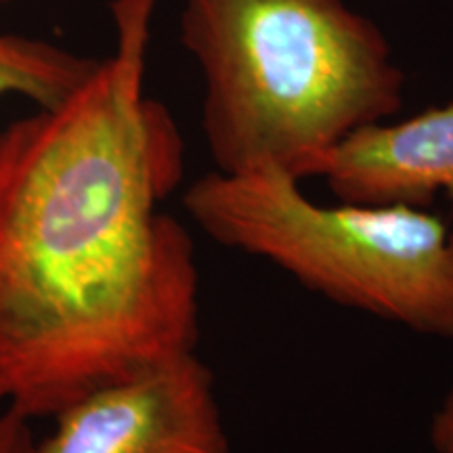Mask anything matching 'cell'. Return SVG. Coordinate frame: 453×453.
<instances>
[{
  "instance_id": "cell-4",
  "label": "cell",
  "mask_w": 453,
  "mask_h": 453,
  "mask_svg": "<svg viewBox=\"0 0 453 453\" xmlns=\"http://www.w3.org/2000/svg\"><path fill=\"white\" fill-rule=\"evenodd\" d=\"M32 453H229L212 370L196 350L107 384L55 413Z\"/></svg>"
},
{
  "instance_id": "cell-6",
  "label": "cell",
  "mask_w": 453,
  "mask_h": 453,
  "mask_svg": "<svg viewBox=\"0 0 453 453\" xmlns=\"http://www.w3.org/2000/svg\"><path fill=\"white\" fill-rule=\"evenodd\" d=\"M97 61L36 38L0 34V97L21 95L53 110L76 93Z\"/></svg>"
},
{
  "instance_id": "cell-1",
  "label": "cell",
  "mask_w": 453,
  "mask_h": 453,
  "mask_svg": "<svg viewBox=\"0 0 453 453\" xmlns=\"http://www.w3.org/2000/svg\"><path fill=\"white\" fill-rule=\"evenodd\" d=\"M160 0H113L116 47L0 134V396L26 420L196 350V246L173 113L145 95Z\"/></svg>"
},
{
  "instance_id": "cell-8",
  "label": "cell",
  "mask_w": 453,
  "mask_h": 453,
  "mask_svg": "<svg viewBox=\"0 0 453 453\" xmlns=\"http://www.w3.org/2000/svg\"><path fill=\"white\" fill-rule=\"evenodd\" d=\"M430 445L437 453H453V387L447 390L437 411L433 413Z\"/></svg>"
},
{
  "instance_id": "cell-9",
  "label": "cell",
  "mask_w": 453,
  "mask_h": 453,
  "mask_svg": "<svg viewBox=\"0 0 453 453\" xmlns=\"http://www.w3.org/2000/svg\"><path fill=\"white\" fill-rule=\"evenodd\" d=\"M0 3H9V0H0Z\"/></svg>"
},
{
  "instance_id": "cell-7",
  "label": "cell",
  "mask_w": 453,
  "mask_h": 453,
  "mask_svg": "<svg viewBox=\"0 0 453 453\" xmlns=\"http://www.w3.org/2000/svg\"><path fill=\"white\" fill-rule=\"evenodd\" d=\"M34 443L30 420L11 410L0 396V453H32Z\"/></svg>"
},
{
  "instance_id": "cell-5",
  "label": "cell",
  "mask_w": 453,
  "mask_h": 453,
  "mask_svg": "<svg viewBox=\"0 0 453 453\" xmlns=\"http://www.w3.org/2000/svg\"><path fill=\"white\" fill-rule=\"evenodd\" d=\"M317 177L340 202L426 208L441 191L453 206V101L357 130L324 157Z\"/></svg>"
},
{
  "instance_id": "cell-2",
  "label": "cell",
  "mask_w": 453,
  "mask_h": 453,
  "mask_svg": "<svg viewBox=\"0 0 453 453\" xmlns=\"http://www.w3.org/2000/svg\"><path fill=\"white\" fill-rule=\"evenodd\" d=\"M180 42L219 173L273 164L313 179L334 147L403 107L393 44L347 0H185Z\"/></svg>"
},
{
  "instance_id": "cell-3",
  "label": "cell",
  "mask_w": 453,
  "mask_h": 453,
  "mask_svg": "<svg viewBox=\"0 0 453 453\" xmlns=\"http://www.w3.org/2000/svg\"><path fill=\"white\" fill-rule=\"evenodd\" d=\"M273 164L203 174L189 219L220 246L267 260L300 286L422 336L453 340V229L407 203H319Z\"/></svg>"
}]
</instances>
